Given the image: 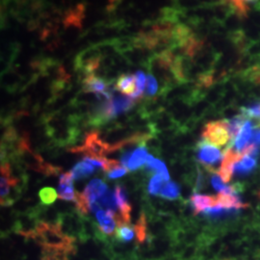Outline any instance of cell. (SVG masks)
Masks as SVG:
<instances>
[{"label": "cell", "mask_w": 260, "mask_h": 260, "mask_svg": "<svg viewBox=\"0 0 260 260\" xmlns=\"http://www.w3.org/2000/svg\"><path fill=\"white\" fill-rule=\"evenodd\" d=\"M242 115H244L246 118H251L260 124V103H253L250 106L242 108Z\"/></svg>", "instance_id": "cell-24"}, {"label": "cell", "mask_w": 260, "mask_h": 260, "mask_svg": "<svg viewBox=\"0 0 260 260\" xmlns=\"http://www.w3.org/2000/svg\"><path fill=\"white\" fill-rule=\"evenodd\" d=\"M107 191H108L107 185L103 182V180L95 178L85 188L82 196L90 206L91 204L95 202V200H100Z\"/></svg>", "instance_id": "cell-8"}, {"label": "cell", "mask_w": 260, "mask_h": 260, "mask_svg": "<svg viewBox=\"0 0 260 260\" xmlns=\"http://www.w3.org/2000/svg\"><path fill=\"white\" fill-rule=\"evenodd\" d=\"M116 90H118L121 94L128 95L132 99L136 92V77L135 75H122L119 77L116 86Z\"/></svg>", "instance_id": "cell-13"}, {"label": "cell", "mask_w": 260, "mask_h": 260, "mask_svg": "<svg viewBox=\"0 0 260 260\" xmlns=\"http://www.w3.org/2000/svg\"><path fill=\"white\" fill-rule=\"evenodd\" d=\"M169 181L165 177L160 174L154 175L150 179L149 184V192L151 195H159L162 187L164 186V182Z\"/></svg>", "instance_id": "cell-22"}, {"label": "cell", "mask_w": 260, "mask_h": 260, "mask_svg": "<svg viewBox=\"0 0 260 260\" xmlns=\"http://www.w3.org/2000/svg\"><path fill=\"white\" fill-rule=\"evenodd\" d=\"M94 172V168L93 165L87 161L83 160L82 162H79L75 165L72 170V175L74 179H82L86 177H90Z\"/></svg>", "instance_id": "cell-19"}, {"label": "cell", "mask_w": 260, "mask_h": 260, "mask_svg": "<svg viewBox=\"0 0 260 260\" xmlns=\"http://www.w3.org/2000/svg\"><path fill=\"white\" fill-rule=\"evenodd\" d=\"M255 126V122L252 120H246L239 135L237 136V138L234 141V148L237 152L243 153L244 149H246V147L249 145V141L251 140L252 133H253V128Z\"/></svg>", "instance_id": "cell-9"}, {"label": "cell", "mask_w": 260, "mask_h": 260, "mask_svg": "<svg viewBox=\"0 0 260 260\" xmlns=\"http://www.w3.org/2000/svg\"><path fill=\"white\" fill-rule=\"evenodd\" d=\"M74 177L72 173H66L61 175L59 179L58 197L64 201H75V189H74Z\"/></svg>", "instance_id": "cell-10"}, {"label": "cell", "mask_w": 260, "mask_h": 260, "mask_svg": "<svg viewBox=\"0 0 260 260\" xmlns=\"http://www.w3.org/2000/svg\"><path fill=\"white\" fill-rule=\"evenodd\" d=\"M18 183V180L13 177L8 164H4L1 167V202L5 205L10 194L11 188Z\"/></svg>", "instance_id": "cell-11"}, {"label": "cell", "mask_w": 260, "mask_h": 260, "mask_svg": "<svg viewBox=\"0 0 260 260\" xmlns=\"http://www.w3.org/2000/svg\"><path fill=\"white\" fill-rule=\"evenodd\" d=\"M250 1H255V0H231L233 3L234 8L236 10V13L241 16V17H246L248 14V2Z\"/></svg>", "instance_id": "cell-26"}, {"label": "cell", "mask_w": 260, "mask_h": 260, "mask_svg": "<svg viewBox=\"0 0 260 260\" xmlns=\"http://www.w3.org/2000/svg\"><path fill=\"white\" fill-rule=\"evenodd\" d=\"M223 156L220 149H217L212 144L206 142L205 140L199 144L197 158L206 167H212L214 165L218 164L221 160H223Z\"/></svg>", "instance_id": "cell-6"}, {"label": "cell", "mask_w": 260, "mask_h": 260, "mask_svg": "<svg viewBox=\"0 0 260 260\" xmlns=\"http://www.w3.org/2000/svg\"><path fill=\"white\" fill-rule=\"evenodd\" d=\"M259 198H260V191H259Z\"/></svg>", "instance_id": "cell-31"}, {"label": "cell", "mask_w": 260, "mask_h": 260, "mask_svg": "<svg viewBox=\"0 0 260 260\" xmlns=\"http://www.w3.org/2000/svg\"><path fill=\"white\" fill-rule=\"evenodd\" d=\"M136 77V92L134 94V100L140 99L142 96V94L146 90V85H147V75H145L144 72L138 71L135 74Z\"/></svg>", "instance_id": "cell-23"}, {"label": "cell", "mask_w": 260, "mask_h": 260, "mask_svg": "<svg viewBox=\"0 0 260 260\" xmlns=\"http://www.w3.org/2000/svg\"><path fill=\"white\" fill-rule=\"evenodd\" d=\"M84 90L88 93H95L103 100L109 99L112 93L108 90V84L103 78L89 75L84 80Z\"/></svg>", "instance_id": "cell-7"}, {"label": "cell", "mask_w": 260, "mask_h": 260, "mask_svg": "<svg viewBox=\"0 0 260 260\" xmlns=\"http://www.w3.org/2000/svg\"><path fill=\"white\" fill-rule=\"evenodd\" d=\"M126 173H127L126 168L118 165L116 167L112 168L110 171H108L107 176L109 178H118V177H123Z\"/></svg>", "instance_id": "cell-28"}, {"label": "cell", "mask_w": 260, "mask_h": 260, "mask_svg": "<svg viewBox=\"0 0 260 260\" xmlns=\"http://www.w3.org/2000/svg\"><path fill=\"white\" fill-rule=\"evenodd\" d=\"M243 155L241 153L237 152L235 149L230 147L225 149L223 152V160L221 167L219 169L218 175L223 179L224 183H228L231 181L234 174V167L237 162L241 160Z\"/></svg>", "instance_id": "cell-5"}, {"label": "cell", "mask_w": 260, "mask_h": 260, "mask_svg": "<svg viewBox=\"0 0 260 260\" xmlns=\"http://www.w3.org/2000/svg\"><path fill=\"white\" fill-rule=\"evenodd\" d=\"M146 165L150 171H154L157 174L162 175L167 180L170 179V175H169L167 167L161 160L156 159V158L153 157L152 155H150L149 159H148V161H147V163H146Z\"/></svg>", "instance_id": "cell-20"}, {"label": "cell", "mask_w": 260, "mask_h": 260, "mask_svg": "<svg viewBox=\"0 0 260 260\" xmlns=\"http://www.w3.org/2000/svg\"><path fill=\"white\" fill-rule=\"evenodd\" d=\"M179 194H180L179 186L174 181H168L167 183H165L162 187L159 193V195L162 198H165L168 200H176L179 197Z\"/></svg>", "instance_id": "cell-21"}, {"label": "cell", "mask_w": 260, "mask_h": 260, "mask_svg": "<svg viewBox=\"0 0 260 260\" xmlns=\"http://www.w3.org/2000/svg\"><path fill=\"white\" fill-rule=\"evenodd\" d=\"M58 197V193H56L55 190L52 188H44L40 191V199L45 205H50L55 202Z\"/></svg>", "instance_id": "cell-25"}, {"label": "cell", "mask_w": 260, "mask_h": 260, "mask_svg": "<svg viewBox=\"0 0 260 260\" xmlns=\"http://www.w3.org/2000/svg\"><path fill=\"white\" fill-rule=\"evenodd\" d=\"M117 224L118 225L116 229V236L118 240L127 243L132 241L134 237L137 238L135 226H131L128 223H119Z\"/></svg>", "instance_id": "cell-17"}, {"label": "cell", "mask_w": 260, "mask_h": 260, "mask_svg": "<svg viewBox=\"0 0 260 260\" xmlns=\"http://www.w3.org/2000/svg\"><path fill=\"white\" fill-rule=\"evenodd\" d=\"M216 204L223 206V208H225V209L232 210V211H236L238 209L249 207V205L244 204L237 195L219 194L216 197Z\"/></svg>", "instance_id": "cell-14"}, {"label": "cell", "mask_w": 260, "mask_h": 260, "mask_svg": "<svg viewBox=\"0 0 260 260\" xmlns=\"http://www.w3.org/2000/svg\"><path fill=\"white\" fill-rule=\"evenodd\" d=\"M158 84L155 77L152 75H149L147 76V85L145 93L148 96H153L157 93Z\"/></svg>", "instance_id": "cell-27"}, {"label": "cell", "mask_w": 260, "mask_h": 260, "mask_svg": "<svg viewBox=\"0 0 260 260\" xmlns=\"http://www.w3.org/2000/svg\"><path fill=\"white\" fill-rule=\"evenodd\" d=\"M95 216L101 231L106 235H112L114 233L117 223L115 215L112 213L111 211L100 210L95 213Z\"/></svg>", "instance_id": "cell-12"}, {"label": "cell", "mask_w": 260, "mask_h": 260, "mask_svg": "<svg viewBox=\"0 0 260 260\" xmlns=\"http://www.w3.org/2000/svg\"><path fill=\"white\" fill-rule=\"evenodd\" d=\"M134 105V99L124 94L112 93L109 99L104 100L100 106V114L104 119H112L124 112L128 111Z\"/></svg>", "instance_id": "cell-2"}, {"label": "cell", "mask_w": 260, "mask_h": 260, "mask_svg": "<svg viewBox=\"0 0 260 260\" xmlns=\"http://www.w3.org/2000/svg\"><path fill=\"white\" fill-rule=\"evenodd\" d=\"M251 144L253 146L260 148V127H257L253 130L252 136H251Z\"/></svg>", "instance_id": "cell-29"}, {"label": "cell", "mask_w": 260, "mask_h": 260, "mask_svg": "<svg viewBox=\"0 0 260 260\" xmlns=\"http://www.w3.org/2000/svg\"><path fill=\"white\" fill-rule=\"evenodd\" d=\"M191 204L195 214L205 212L206 209L216 205V197L195 194L191 197Z\"/></svg>", "instance_id": "cell-15"}, {"label": "cell", "mask_w": 260, "mask_h": 260, "mask_svg": "<svg viewBox=\"0 0 260 260\" xmlns=\"http://www.w3.org/2000/svg\"><path fill=\"white\" fill-rule=\"evenodd\" d=\"M35 236L45 249L53 253L66 254L74 249V239L62 233L56 224L39 223Z\"/></svg>", "instance_id": "cell-1"}, {"label": "cell", "mask_w": 260, "mask_h": 260, "mask_svg": "<svg viewBox=\"0 0 260 260\" xmlns=\"http://www.w3.org/2000/svg\"><path fill=\"white\" fill-rule=\"evenodd\" d=\"M74 150L82 151L85 156L103 158L105 157L106 153L111 151L112 148L100 138L98 133L92 132L86 137L83 146Z\"/></svg>", "instance_id": "cell-4"}, {"label": "cell", "mask_w": 260, "mask_h": 260, "mask_svg": "<svg viewBox=\"0 0 260 260\" xmlns=\"http://www.w3.org/2000/svg\"><path fill=\"white\" fill-rule=\"evenodd\" d=\"M203 138L215 146H224L231 141L226 121H212L207 123L203 132Z\"/></svg>", "instance_id": "cell-3"}, {"label": "cell", "mask_w": 260, "mask_h": 260, "mask_svg": "<svg viewBox=\"0 0 260 260\" xmlns=\"http://www.w3.org/2000/svg\"><path fill=\"white\" fill-rule=\"evenodd\" d=\"M45 260H47V259H45Z\"/></svg>", "instance_id": "cell-32"}, {"label": "cell", "mask_w": 260, "mask_h": 260, "mask_svg": "<svg viewBox=\"0 0 260 260\" xmlns=\"http://www.w3.org/2000/svg\"><path fill=\"white\" fill-rule=\"evenodd\" d=\"M150 154L148 152V149L145 147H139L135 149L131 156H130L128 164H127V169L129 171H135L137 169H139L141 166H143L144 164L147 163L148 159H149Z\"/></svg>", "instance_id": "cell-16"}, {"label": "cell", "mask_w": 260, "mask_h": 260, "mask_svg": "<svg viewBox=\"0 0 260 260\" xmlns=\"http://www.w3.org/2000/svg\"><path fill=\"white\" fill-rule=\"evenodd\" d=\"M256 167L255 158L250 155H244L239 162L235 164L234 173L238 175H247Z\"/></svg>", "instance_id": "cell-18"}, {"label": "cell", "mask_w": 260, "mask_h": 260, "mask_svg": "<svg viewBox=\"0 0 260 260\" xmlns=\"http://www.w3.org/2000/svg\"><path fill=\"white\" fill-rule=\"evenodd\" d=\"M251 79L256 84L260 85V68L259 69H253L251 74Z\"/></svg>", "instance_id": "cell-30"}]
</instances>
